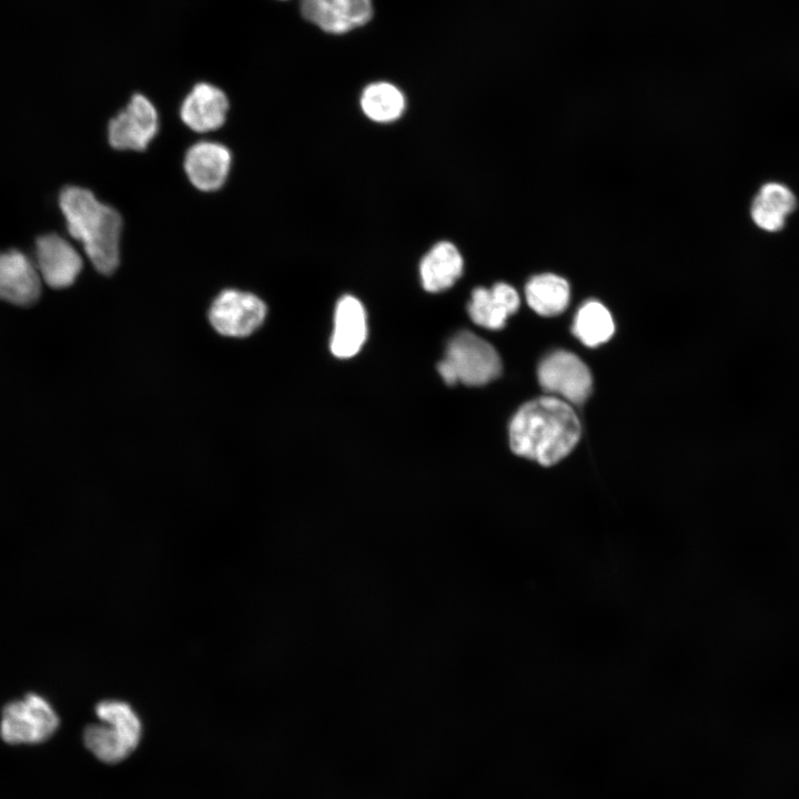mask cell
Here are the masks:
<instances>
[{"mask_svg":"<svg viewBox=\"0 0 799 799\" xmlns=\"http://www.w3.org/2000/svg\"><path fill=\"white\" fill-rule=\"evenodd\" d=\"M580 436L574 409L555 397H540L522 406L509 425V445L522 457L549 466L570 453Z\"/></svg>","mask_w":799,"mask_h":799,"instance_id":"6da1fadb","label":"cell"},{"mask_svg":"<svg viewBox=\"0 0 799 799\" xmlns=\"http://www.w3.org/2000/svg\"><path fill=\"white\" fill-rule=\"evenodd\" d=\"M59 205L70 235L82 243L95 270L102 274L113 273L120 262V213L80 186L64 188Z\"/></svg>","mask_w":799,"mask_h":799,"instance_id":"7a4b0ae2","label":"cell"},{"mask_svg":"<svg viewBox=\"0 0 799 799\" xmlns=\"http://www.w3.org/2000/svg\"><path fill=\"white\" fill-rule=\"evenodd\" d=\"M100 724H91L83 730V742L100 761L117 763L138 747L142 725L131 706L120 700H103L95 707Z\"/></svg>","mask_w":799,"mask_h":799,"instance_id":"3957f363","label":"cell"},{"mask_svg":"<svg viewBox=\"0 0 799 799\" xmlns=\"http://www.w3.org/2000/svg\"><path fill=\"white\" fill-rule=\"evenodd\" d=\"M439 375L453 385L478 386L495 380L502 370L496 350L471 332H459L448 343L446 357L438 363Z\"/></svg>","mask_w":799,"mask_h":799,"instance_id":"277c9868","label":"cell"},{"mask_svg":"<svg viewBox=\"0 0 799 799\" xmlns=\"http://www.w3.org/2000/svg\"><path fill=\"white\" fill-rule=\"evenodd\" d=\"M59 722L52 705L43 696L29 692L3 707L0 737L10 745L41 744L52 737Z\"/></svg>","mask_w":799,"mask_h":799,"instance_id":"5b68a950","label":"cell"},{"mask_svg":"<svg viewBox=\"0 0 799 799\" xmlns=\"http://www.w3.org/2000/svg\"><path fill=\"white\" fill-rule=\"evenodd\" d=\"M266 316V306L256 295L240 290L222 291L209 310L213 328L224 336L245 337L256 331Z\"/></svg>","mask_w":799,"mask_h":799,"instance_id":"8992f818","label":"cell"},{"mask_svg":"<svg viewBox=\"0 0 799 799\" xmlns=\"http://www.w3.org/2000/svg\"><path fill=\"white\" fill-rule=\"evenodd\" d=\"M159 130V114L143 94H133L128 104L111 119L108 139L117 150L143 151Z\"/></svg>","mask_w":799,"mask_h":799,"instance_id":"52a82bcc","label":"cell"},{"mask_svg":"<svg viewBox=\"0 0 799 799\" xmlns=\"http://www.w3.org/2000/svg\"><path fill=\"white\" fill-rule=\"evenodd\" d=\"M540 386L574 403H583L591 391V376L588 367L576 355L557 351L548 355L539 365Z\"/></svg>","mask_w":799,"mask_h":799,"instance_id":"ba28073f","label":"cell"},{"mask_svg":"<svg viewBox=\"0 0 799 799\" xmlns=\"http://www.w3.org/2000/svg\"><path fill=\"white\" fill-rule=\"evenodd\" d=\"M36 254L40 277L53 289L73 284L82 269L79 252L58 234L38 237Z\"/></svg>","mask_w":799,"mask_h":799,"instance_id":"9c48e42d","label":"cell"},{"mask_svg":"<svg viewBox=\"0 0 799 799\" xmlns=\"http://www.w3.org/2000/svg\"><path fill=\"white\" fill-rule=\"evenodd\" d=\"M232 164L230 150L222 143L201 141L185 153L184 171L196 189L211 192L226 181Z\"/></svg>","mask_w":799,"mask_h":799,"instance_id":"30bf717a","label":"cell"},{"mask_svg":"<svg viewBox=\"0 0 799 799\" xmlns=\"http://www.w3.org/2000/svg\"><path fill=\"white\" fill-rule=\"evenodd\" d=\"M301 12L310 22L331 33H344L366 23L371 0H302Z\"/></svg>","mask_w":799,"mask_h":799,"instance_id":"8fae6325","label":"cell"},{"mask_svg":"<svg viewBox=\"0 0 799 799\" xmlns=\"http://www.w3.org/2000/svg\"><path fill=\"white\" fill-rule=\"evenodd\" d=\"M229 110V99L219 87L199 82L186 94L180 108L183 123L200 133L223 125Z\"/></svg>","mask_w":799,"mask_h":799,"instance_id":"7c38bea8","label":"cell"},{"mask_svg":"<svg viewBox=\"0 0 799 799\" xmlns=\"http://www.w3.org/2000/svg\"><path fill=\"white\" fill-rule=\"evenodd\" d=\"M40 291V274L23 253L0 252V300L27 306L38 300Z\"/></svg>","mask_w":799,"mask_h":799,"instance_id":"4fadbf2b","label":"cell"},{"mask_svg":"<svg viewBox=\"0 0 799 799\" xmlns=\"http://www.w3.org/2000/svg\"><path fill=\"white\" fill-rule=\"evenodd\" d=\"M366 313L352 295L343 296L336 305L331 351L340 358L354 356L366 340Z\"/></svg>","mask_w":799,"mask_h":799,"instance_id":"5bb4252c","label":"cell"},{"mask_svg":"<svg viewBox=\"0 0 799 799\" xmlns=\"http://www.w3.org/2000/svg\"><path fill=\"white\" fill-rule=\"evenodd\" d=\"M520 300L516 290L506 283H497L490 290L477 287L472 293L467 311L474 323L490 330L502 328L514 314Z\"/></svg>","mask_w":799,"mask_h":799,"instance_id":"9a60e30c","label":"cell"},{"mask_svg":"<svg viewBox=\"0 0 799 799\" xmlns=\"http://www.w3.org/2000/svg\"><path fill=\"white\" fill-rule=\"evenodd\" d=\"M463 265V257L453 243L438 242L421 261L423 287L428 292H441L451 287L462 275Z\"/></svg>","mask_w":799,"mask_h":799,"instance_id":"2e32d148","label":"cell"},{"mask_svg":"<svg viewBox=\"0 0 799 799\" xmlns=\"http://www.w3.org/2000/svg\"><path fill=\"white\" fill-rule=\"evenodd\" d=\"M796 199L792 192L779 183L765 184L751 205V218L762 230H780L787 216L795 210Z\"/></svg>","mask_w":799,"mask_h":799,"instance_id":"e0dca14e","label":"cell"},{"mask_svg":"<svg viewBox=\"0 0 799 799\" xmlns=\"http://www.w3.org/2000/svg\"><path fill=\"white\" fill-rule=\"evenodd\" d=\"M528 305L538 314L554 316L564 312L569 302L567 281L555 274H539L525 289Z\"/></svg>","mask_w":799,"mask_h":799,"instance_id":"ac0fdd59","label":"cell"},{"mask_svg":"<svg viewBox=\"0 0 799 799\" xmlns=\"http://www.w3.org/2000/svg\"><path fill=\"white\" fill-rule=\"evenodd\" d=\"M615 325L609 311L597 301L585 303L576 314L573 333L585 345L595 347L608 341Z\"/></svg>","mask_w":799,"mask_h":799,"instance_id":"d6986e66","label":"cell"},{"mask_svg":"<svg viewBox=\"0 0 799 799\" xmlns=\"http://www.w3.org/2000/svg\"><path fill=\"white\" fill-rule=\"evenodd\" d=\"M361 107L371 120L391 122L403 113L405 99L395 85L388 82H376L364 89Z\"/></svg>","mask_w":799,"mask_h":799,"instance_id":"ffe728a7","label":"cell"}]
</instances>
